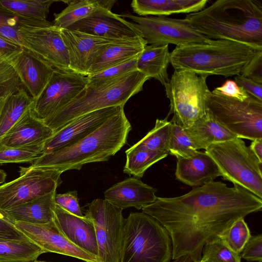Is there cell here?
<instances>
[{
    "mask_svg": "<svg viewBox=\"0 0 262 262\" xmlns=\"http://www.w3.org/2000/svg\"><path fill=\"white\" fill-rule=\"evenodd\" d=\"M240 75L262 84V50H257Z\"/></svg>",
    "mask_w": 262,
    "mask_h": 262,
    "instance_id": "44",
    "label": "cell"
},
{
    "mask_svg": "<svg viewBox=\"0 0 262 262\" xmlns=\"http://www.w3.org/2000/svg\"><path fill=\"white\" fill-rule=\"evenodd\" d=\"M28 239L45 253L53 252L69 256L85 262H99L98 258L78 248L65 237L53 221L45 224L21 222L12 223Z\"/></svg>",
    "mask_w": 262,
    "mask_h": 262,
    "instance_id": "15",
    "label": "cell"
},
{
    "mask_svg": "<svg viewBox=\"0 0 262 262\" xmlns=\"http://www.w3.org/2000/svg\"><path fill=\"white\" fill-rule=\"evenodd\" d=\"M261 208V199L245 188L212 181L181 196L157 197L142 210L167 231L172 241V260L188 255L198 262L207 242L237 220Z\"/></svg>",
    "mask_w": 262,
    "mask_h": 262,
    "instance_id": "1",
    "label": "cell"
},
{
    "mask_svg": "<svg viewBox=\"0 0 262 262\" xmlns=\"http://www.w3.org/2000/svg\"><path fill=\"white\" fill-rule=\"evenodd\" d=\"M221 176L262 199V162L239 138L212 144L205 149Z\"/></svg>",
    "mask_w": 262,
    "mask_h": 262,
    "instance_id": "7",
    "label": "cell"
},
{
    "mask_svg": "<svg viewBox=\"0 0 262 262\" xmlns=\"http://www.w3.org/2000/svg\"><path fill=\"white\" fill-rule=\"evenodd\" d=\"M147 42L142 37L121 39L108 45L92 64L89 75H93L110 67L138 57Z\"/></svg>",
    "mask_w": 262,
    "mask_h": 262,
    "instance_id": "24",
    "label": "cell"
},
{
    "mask_svg": "<svg viewBox=\"0 0 262 262\" xmlns=\"http://www.w3.org/2000/svg\"><path fill=\"white\" fill-rule=\"evenodd\" d=\"M171 237L156 219L142 212H131L125 219L119 262H169Z\"/></svg>",
    "mask_w": 262,
    "mask_h": 262,
    "instance_id": "6",
    "label": "cell"
},
{
    "mask_svg": "<svg viewBox=\"0 0 262 262\" xmlns=\"http://www.w3.org/2000/svg\"><path fill=\"white\" fill-rule=\"evenodd\" d=\"M131 129L122 107L89 134L68 146L43 155L29 167L53 168L62 173L80 170L88 163L106 162L126 144Z\"/></svg>",
    "mask_w": 262,
    "mask_h": 262,
    "instance_id": "3",
    "label": "cell"
},
{
    "mask_svg": "<svg viewBox=\"0 0 262 262\" xmlns=\"http://www.w3.org/2000/svg\"><path fill=\"white\" fill-rule=\"evenodd\" d=\"M7 62L13 67L33 100L39 96L54 72L49 67L24 50Z\"/></svg>",
    "mask_w": 262,
    "mask_h": 262,
    "instance_id": "22",
    "label": "cell"
},
{
    "mask_svg": "<svg viewBox=\"0 0 262 262\" xmlns=\"http://www.w3.org/2000/svg\"><path fill=\"white\" fill-rule=\"evenodd\" d=\"M68 6L59 13L54 14V25L66 29L77 21L90 15L100 7L110 9L111 3L106 0H75L62 1Z\"/></svg>",
    "mask_w": 262,
    "mask_h": 262,
    "instance_id": "30",
    "label": "cell"
},
{
    "mask_svg": "<svg viewBox=\"0 0 262 262\" xmlns=\"http://www.w3.org/2000/svg\"><path fill=\"white\" fill-rule=\"evenodd\" d=\"M32 102L25 88L1 100L0 140L31 107Z\"/></svg>",
    "mask_w": 262,
    "mask_h": 262,
    "instance_id": "29",
    "label": "cell"
},
{
    "mask_svg": "<svg viewBox=\"0 0 262 262\" xmlns=\"http://www.w3.org/2000/svg\"><path fill=\"white\" fill-rule=\"evenodd\" d=\"M43 250L30 239H0V262H34Z\"/></svg>",
    "mask_w": 262,
    "mask_h": 262,
    "instance_id": "31",
    "label": "cell"
},
{
    "mask_svg": "<svg viewBox=\"0 0 262 262\" xmlns=\"http://www.w3.org/2000/svg\"><path fill=\"white\" fill-rule=\"evenodd\" d=\"M55 0H2L0 4L13 13L26 18L47 20L50 9Z\"/></svg>",
    "mask_w": 262,
    "mask_h": 262,
    "instance_id": "34",
    "label": "cell"
},
{
    "mask_svg": "<svg viewBox=\"0 0 262 262\" xmlns=\"http://www.w3.org/2000/svg\"><path fill=\"white\" fill-rule=\"evenodd\" d=\"M184 129L198 150L205 149L212 144L238 138L207 112L192 125Z\"/></svg>",
    "mask_w": 262,
    "mask_h": 262,
    "instance_id": "27",
    "label": "cell"
},
{
    "mask_svg": "<svg viewBox=\"0 0 262 262\" xmlns=\"http://www.w3.org/2000/svg\"><path fill=\"white\" fill-rule=\"evenodd\" d=\"M208 0H134L131 7L139 16L191 13L203 9Z\"/></svg>",
    "mask_w": 262,
    "mask_h": 262,
    "instance_id": "26",
    "label": "cell"
},
{
    "mask_svg": "<svg viewBox=\"0 0 262 262\" xmlns=\"http://www.w3.org/2000/svg\"><path fill=\"white\" fill-rule=\"evenodd\" d=\"M53 134L52 129L33 115L30 107L0 140V146L20 147L41 144Z\"/></svg>",
    "mask_w": 262,
    "mask_h": 262,
    "instance_id": "21",
    "label": "cell"
},
{
    "mask_svg": "<svg viewBox=\"0 0 262 262\" xmlns=\"http://www.w3.org/2000/svg\"><path fill=\"white\" fill-rule=\"evenodd\" d=\"M170 63L168 45H146L137 59V70L164 85L170 79L167 68Z\"/></svg>",
    "mask_w": 262,
    "mask_h": 262,
    "instance_id": "28",
    "label": "cell"
},
{
    "mask_svg": "<svg viewBox=\"0 0 262 262\" xmlns=\"http://www.w3.org/2000/svg\"><path fill=\"white\" fill-rule=\"evenodd\" d=\"M168 150L177 159L190 157L198 150L184 128L171 122Z\"/></svg>",
    "mask_w": 262,
    "mask_h": 262,
    "instance_id": "36",
    "label": "cell"
},
{
    "mask_svg": "<svg viewBox=\"0 0 262 262\" xmlns=\"http://www.w3.org/2000/svg\"><path fill=\"white\" fill-rule=\"evenodd\" d=\"M120 15L134 22V26L147 45L163 46L171 43L180 46L202 42L208 39L195 31L184 18L141 16L129 13Z\"/></svg>",
    "mask_w": 262,
    "mask_h": 262,
    "instance_id": "13",
    "label": "cell"
},
{
    "mask_svg": "<svg viewBox=\"0 0 262 262\" xmlns=\"http://www.w3.org/2000/svg\"><path fill=\"white\" fill-rule=\"evenodd\" d=\"M205 101L206 112L238 138L262 139L261 101L251 95L242 101L215 89L206 93Z\"/></svg>",
    "mask_w": 262,
    "mask_h": 262,
    "instance_id": "8",
    "label": "cell"
},
{
    "mask_svg": "<svg viewBox=\"0 0 262 262\" xmlns=\"http://www.w3.org/2000/svg\"><path fill=\"white\" fill-rule=\"evenodd\" d=\"M241 258L248 262H262V234L251 236L245 244Z\"/></svg>",
    "mask_w": 262,
    "mask_h": 262,
    "instance_id": "43",
    "label": "cell"
},
{
    "mask_svg": "<svg viewBox=\"0 0 262 262\" xmlns=\"http://www.w3.org/2000/svg\"><path fill=\"white\" fill-rule=\"evenodd\" d=\"M19 177L0 185V210L28 203L56 191L62 172L49 167H20Z\"/></svg>",
    "mask_w": 262,
    "mask_h": 262,
    "instance_id": "10",
    "label": "cell"
},
{
    "mask_svg": "<svg viewBox=\"0 0 262 262\" xmlns=\"http://www.w3.org/2000/svg\"><path fill=\"white\" fill-rule=\"evenodd\" d=\"M55 204L68 212L78 216H83L79 204L76 190L69 191L64 193H56Z\"/></svg>",
    "mask_w": 262,
    "mask_h": 262,
    "instance_id": "42",
    "label": "cell"
},
{
    "mask_svg": "<svg viewBox=\"0 0 262 262\" xmlns=\"http://www.w3.org/2000/svg\"><path fill=\"white\" fill-rule=\"evenodd\" d=\"M23 50L20 46L0 36V57L8 61Z\"/></svg>",
    "mask_w": 262,
    "mask_h": 262,
    "instance_id": "48",
    "label": "cell"
},
{
    "mask_svg": "<svg viewBox=\"0 0 262 262\" xmlns=\"http://www.w3.org/2000/svg\"><path fill=\"white\" fill-rule=\"evenodd\" d=\"M7 174L6 172L2 169H0V184L5 182Z\"/></svg>",
    "mask_w": 262,
    "mask_h": 262,
    "instance_id": "51",
    "label": "cell"
},
{
    "mask_svg": "<svg viewBox=\"0 0 262 262\" xmlns=\"http://www.w3.org/2000/svg\"><path fill=\"white\" fill-rule=\"evenodd\" d=\"M201 260L207 262H241V256L240 254L230 249L218 236L205 244Z\"/></svg>",
    "mask_w": 262,
    "mask_h": 262,
    "instance_id": "38",
    "label": "cell"
},
{
    "mask_svg": "<svg viewBox=\"0 0 262 262\" xmlns=\"http://www.w3.org/2000/svg\"><path fill=\"white\" fill-rule=\"evenodd\" d=\"M234 81L247 94L262 102V84L240 74L235 77Z\"/></svg>",
    "mask_w": 262,
    "mask_h": 262,
    "instance_id": "46",
    "label": "cell"
},
{
    "mask_svg": "<svg viewBox=\"0 0 262 262\" xmlns=\"http://www.w3.org/2000/svg\"><path fill=\"white\" fill-rule=\"evenodd\" d=\"M4 218H6V217L4 216L3 214L0 211V219H4Z\"/></svg>",
    "mask_w": 262,
    "mask_h": 262,
    "instance_id": "52",
    "label": "cell"
},
{
    "mask_svg": "<svg viewBox=\"0 0 262 262\" xmlns=\"http://www.w3.org/2000/svg\"><path fill=\"white\" fill-rule=\"evenodd\" d=\"M206 79L191 72L174 71L164 85L170 101L167 116L173 115L170 122L185 129L206 114L205 96L209 91Z\"/></svg>",
    "mask_w": 262,
    "mask_h": 262,
    "instance_id": "9",
    "label": "cell"
},
{
    "mask_svg": "<svg viewBox=\"0 0 262 262\" xmlns=\"http://www.w3.org/2000/svg\"><path fill=\"white\" fill-rule=\"evenodd\" d=\"M84 216L95 228L99 262H119L125 223L122 210L96 199L88 204Z\"/></svg>",
    "mask_w": 262,
    "mask_h": 262,
    "instance_id": "11",
    "label": "cell"
},
{
    "mask_svg": "<svg viewBox=\"0 0 262 262\" xmlns=\"http://www.w3.org/2000/svg\"><path fill=\"white\" fill-rule=\"evenodd\" d=\"M176 178L191 187H199L221 176L213 160L206 152L198 150L188 158L177 159Z\"/></svg>",
    "mask_w": 262,
    "mask_h": 262,
    "instance_id": "23",
    "label": "cell"
},
{
    "mask_svg": "<svg viewBox=\"0 0 262 262\" xmlns=\"http://www.w3.org/2000/svg\"><path fill=\"white\" fill-rule=\"evenodd\" d=\"M251 236L244 218H242L235 222L219 236L230 249L240 254Z\"/></svg>",
    "mask_w": 262,
    "mask_h": 262,
    "instance_id": "39",
    "label": "cell"
},
{
    "mask_svg": "<svg viewBox=\"0 0 262 262\" xmlns=\"http://www.w3.org/2000/svg\"><path fill=\"white\" fill-rule=\"evenodd\" d=\"M0 106H1V100H0Z\"/></svg>",
    "mask_w": 262,
    "mask_h": 262,
    "instance_id": "55",
    "label": "cell"
},
{
    "mask_svg": "<svg viewBox=\"0 0 262 262\" xmlns=\"http://www.w3.org/2000/svg\"><path fill=\"white\" fill-rule=\"evenodd\" d=\"M198 262H207V261H204V260H200V261H199Z\"/></svg>",
    "mask_w": 262,
    "mask_h": 262,
    "instance_id": "53",
    "label": "cell"
},
{
    "mask_svg": "<svg viewBox=\"0 0 262 262\" xmlns=\"http://www.w3.org/2000/svg\"><path fill=\"white\" fill-rule=\"evenodd\" d=\"M54 222L62 235L72 244L98 258V246L95 228L85 216H78L55 204Z\"/></svg>",
    "mask_w": 262,
    "mask_h": 262,
    "instance_id": "19",
    "label": "cell"
},
{
    "mask_svg": "<svg viewBox=\"0 0 262 262\" xmlns=\"http://www.w3.org/2000/svg\"><path fill=\"white\" fill-rule=\"evenodd\" d=\"M124 106L104 108L79 116L54 133L43 144L44 154L76 142L96 129Z\"/></svg>",
    "mask_w": 262,
    "mask_h": 262,
    "instance_id": "18",
    "label": "cell"
},
{
    "mask_svg": "<svg viewBox=\"0 0 262 262\" xmlns=\"http://www.w3.org/2000/svg\"><path fill=\"white\" fill-rule=\"evenodd\" d=\"M167 118L168 116L163 119H157L154 127L130 148L166 151L169 153L171 122L168 121Z\"/></svg>",
    "mask_w": 262,
    "mask_h": 262,
    "instance_id": "35",
    "label": "cell"
},
{
    "mask_svg": "<svg viewBox=\"0 0 262 262\" xmlns=\"http://www.w3.org/2000/svg\"><path fill=\"white\" fill-rule=\"evenodd\" d=\"M17 35L23 50L54 72L75 73L70 68L69 53L60 28L54 25L24 26L18 28Z\"/></svg>",
    "mask_w": 262,
    "mask_h": 262,
    "instance_id": "12",
    "label": "cell"
},
{
    "mask_svg": "<svg viewBox=\"0 0 262 262\" xmlns=\"http://www.w3.org/2000/svg\"><path fill=\"white\" fill-rule=\"evenodd\" d=\"M53 25V23L47 20H39L19 16L0 4V36L20 47L21 43L17 35L19 27L24 26L51 27Z\"/></svg>",
    "mask_w": 262,
    "mask_h": 262,
    "instance_id": "32",
    "label": "cell"
},
{
    "mask_svg": "<svg viewBox=\"0 0 262 262\" xmlns=\"http://www.w3.org/2000/svg\"><path fill=\"white\" fill-rule=\"evenodd\" d=\"M249 147L257 159L262 162V139L253 140Z\"/></svg>",
    "mask_w": 262,
    "mask_h": 262,
    "instance_id": "49",
    "label": "cell"
},
{
    "mask_svg": "<svg viewBox=\"0 0 262 262\" xmlns=\"http://www.w3.org/2000/svg\"><path fill=\"white\" fill-rule=\"evenodd\" d=\"M172 262H193L192 258L188 255H184L173 260Z\"/></svg>",
    "mask_w": 262,
    "mask_h": 262,
    "instance_id": "50",
    "label": "cell"
},
{
    "mask_svg": "<svg viewBox=\"0 0 262 262\" xmlns=\"http://www.w3.org/2000/svg\"><path fill=\"white\" fill-rule=\"evenodd\" d=\"M60 34L68 50L71 69L87 76L101 52L110 44L121 39L107 38L81 32L60 29Z\"/></svg>",
    "mask_w": 262,
    "mask_h": 262,
    "instance_id": "16",
    "label": "cell"
},
{
    "mask_svg": "<svg viewBox=\"0 0 262 262\" xmlns=\"http://www.w3.org/2000/svg\"><path fill=\"white\" fill-rule=\"evenodd\" d=\"M221 94L238 100L243 101L249 97V95L241 86H239L235 81L228 79L219 87L215 89Z\"/></svg>",
    "mask_w": 262,
    "mask_h": 262,
    "instance_id": "45",
    "label": "cell"
},
{
    "mask_svg": "<svg viewBox=\"0 0 262 262\" xmlns=\"http://www.w3.org/2000/svg\"><path fill=\"white\" fill-rule=\"evenodd\" d=\"M66 29L107 38L126 39L141 37L133 23L102 7Z\"/></svg>",
    "mask_w": 262,
    "mask_h": 262,
    "instance_id": "17",
    "label": "cell"
},
{
    "mask_svg": "<svg viewBox=\"0 0 262 262\" xmlns=\"http://www.w3.org/2000/svg\"><path fill=\"white\" fill-rule=\"evenodd\" d=\"M43 144L20 147L0 146V164L32 163L44 155Z\"/></svg>",
    "mask_w": 262,
    "mask_h": 262,
    "instance_id": "37",
    "label": "cell"
},
{
    "mask_svg": "<svg viewBox=\"0 0 262 262\" xmlns=\"http://www.w3.org/2000/svg\"><path fill=\"white\" fill-rule=\"evenodd\" d=\"M0 239L15 241L29 239L6 218L0 219Z\"/></svg>",
    "mask_w": 262,
    "mask_h": 262,
    "instance_id": "47",
    "label": "cell"
},
{
    "mask_svg": "<svg viewBox=\"0 0 262 262\" xmlns=\"http://www.w3.org/2000/svg\"><path fill=\"white\" fill-rule=\"evenodd\" d=\"M242 43L225 39H208L202 42L177 46L170 53L175 70L199 76L228 77L239 75L256 51Z\"/></svg>",
    "mask_w": 262,
    "mask_h": 262,
    "instance_id": "4",
    "label": "cell"
},
{
    "mask_svg": "<svg viewBox=\"0 0 262 262\" xmlns=\"http://www.w3.org/2000/svg\"><path fill=\"white\" fill-rule=\"evenodd\" d=\"M36 261H37V260H36ZM35 261H34V262H35Z\"/></svg>",
    "mask_w": 262,
    "mask_h": 262,
    "instance_id": "56",
    "label": "cell"
},
{
    "mask_svg": "<svg viewBox=\"0 0 262 262\" xmlns=\"http://www.w3.org/2000/svg\"><path fill=\"white\" fill-rule=\"evenodd\" d=\"M148 79L149 77L136 70L102 84L86 85L74 99L43 121L54 133L85 114L112 106H124L131 97L142 90Z\"/></svg>",
    "mask_w": 262,
    "mask_h": 262,
    "instance_id": "5",
    "label": "cell"
},
{
    "mask_svg": "<svg viewBox=\"0 0 262 262\" xmlns=\"http://www.w3.org/2000/svg\"><path fill=\"white\" fill-rule=\"evenodd\" d=\"M156 192V188L130 177L111 186L104 195L105 200L122 210L130 207L140 210L155 201Z\"/></svg>",
    "mask_w": 262,
    "mask_h": 262,
    "instance_id": "20",
    "label": "cell"
},
{
    "mask_svg": "<svg viewBox=\"0 0 262 262\" xmlns=\"http://www.w3.org/2000/svg\"><path fill=\"white\" fill-rule=\"evenodd\" d=\"M138 57L110 67L97 73L87 76L88 85H98L113 80L137 70Z\"/></svg>",
    "mask_w": 262,
    "mask_h": 262,
    "instance_id": "40",
    "label": "cell"
},
{
    "mask_svg": "<svg viewBox=\"0 0 262 262\" xmlns=\"http://www.w3.org/2000/svg\"><path fill=\"white\" fill-rule=\"evenodd\" d=\"M211 39H225L262 50V6L255 0H218L184 18Z\"/></svg>",
    "mask_w": 262,
    "mask_h": 262,
    "instance_id": "2",
    "label": "cell"
},
{
    "mask_svg": "<svg viewBox=\"0 0 262 262\" xmlns=\"http://www.w3.org/2000/svg\"><path fill=\"white\" fill-rule=\"evenodd\" d=\"M125 154L126 160L123 172L136 178H142L149 167L169 154L166 151L130 148L125 151Z\"/></svg>",
    "mask_w": 262,
    "mask_h": 262,
    "instance_id": "33",
    "label": "cell"
},
{
    "mask_svg": "<svg viewBox=\"0 0 262 262\" xmlns=\"http://www.w3.org/2000/svg\"><path fill=\"white\" fill-rule=\"evenodd\" d=\"M56 191L28 203L1 211L12 223L21 222L32 224H45L53 221Z\"/></svg>",
    "mask_w": 262,
    "mask_h": 262,
    "instance_id": "25",
    "label": "cell"
},
{
    "mask_svg": "<svg viewBox=\"0 0 262 262\" xmlns=\"http://www.w3.org/2000/svg\"><path fill=\"white\" fill-rule=\"evenodd\" d=\"M35 262H48V261H36Z\"/></svg>",
    "mask_w": 262,
    "mask_h": 262,
    "instance_id": "54",
    "label": "cell"
},
{
    "mask_svg": "<svg viewBox=\"0 0 262 262\" xmlns=\"http://www.w3.org/2000/svg\"><path fill=\"white\" fill-rule=\"evenodd\" d=\"M88 81V76L77 73L54 72L39 96L33 100V115L42 121L47 119L74 99Z\"/></svg>",
    "mask_w": 262,
    "mask_h": 262,
    "instance_id": "14",
    "label": "cell"
},
{
    "mask_svg": "<svg viewBox=\"0 0 262 262\" xmlns=\"http://www.w3.org/2000/svg\"><path fill=\"white\" fill-rule=\"evenodd\" d=\"M24 88L13 67L0 57V100Z\"/></svg>",
    "mask_w": 262,
    "mask_h": 262,
    "instance_id": "41",
    "label": "cell"
}]
</instances>
